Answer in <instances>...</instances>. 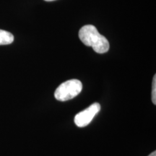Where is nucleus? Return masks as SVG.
Here are the masks:
<instances>
[{"mask_svg": "<svg viewBox=\"0 0 156 156\" xmlns=\"http://www.w3.org/2000/svg\"><path fill=\"white\" fill-rule=\"evenodd\" d=\"M79 38L85 46H91L96 53L104 54L109 49V43L98 31L94 25H87L79 31Z\"/></svg>", "mask_w": 156, "mask_h": 156, "instance_id": "f257e3e1", "label": "nucleus"}, {"mask_svg": "<svg viewBox=\"0 0 156 156\" xmlns=\"http://www.w3.org/2000/svg\"><path fill=\"white\" fill-rule=\"evenodd\" d=\"M83 90V84L76 79L64 82L54 92V97L59 101H67L75 98Z\"/></svg>", "mask_w": 156, "mask_h": 156, "instance_id": "f03ea898", "label": "nucleus"}, {"mask_svg": "<svg viewBox=\"0 0 156 156\" xmlns=\"http://www.w3.org/2000/svg\"><path fill=\"white\" fill-rule=\"evenodd\" d=\"M100 110L101 105L98 103H93L88 108L76 115L75 117V124L78 127H85L87 126Z\"/></svg>", "mask_w": 156, "mask_h": 156, "instance_id": "7ed1b4c3", "label": "nucleus"}, {"mask_svg": "<svg viewBox=\"0 0 156 156\" xmlns=\"http://www.w3.org/2000/svg\"><path fill=\"white\" fill-rule=\"evenodd\" d=\"M14 41V36L11 33L0 29V45L11 44Z\"/></svg>", "mask_w": 156, "mask_h": 156, "instance_id": "20e7f679", "label": "nucleus"}, {"mask_svg": "<svg viewBox=\"0 0 156 156\" xmlns=\"http://www.w3.org/2000/svg\"><path fill=\"white\" fill-rule=\"evenodd\" d=\"M152 102L156 105V75H155L153 80V86H152Z\"/></svg>", "mask_w": 156, "mask_h": 156, "instance_id": "39448f33", "label": "nucleus"}, {"mask_svg": "<svg viewBox=\"0 0 156 156\" xmlns=\"http://www.w3.org/2000/svg\"><path fill=\"white\" fill-rule=\"evenodd\" d=\"M148 156H156V152L155 151H154V152H153V153H151Z\"/></svg>", "mask_w": 156, "mask_h": 156, "instance_id": "423d86ee", "label": "nucleus"}, {"mask_svg": "<svg viewBox=\"0 0 156 156\" xmlns=\"http://www.w3.org/2000/svg\"><path fill=\"white\" fill-rule=\"evenodd\" d=\"M45 1H47V2H51V1H54V0H45Z\"/></svg>", "mask_w": 156, "mask_h": 156, "instance_id": "0eeeda50", "label": "nucleus"}]
</instances>
